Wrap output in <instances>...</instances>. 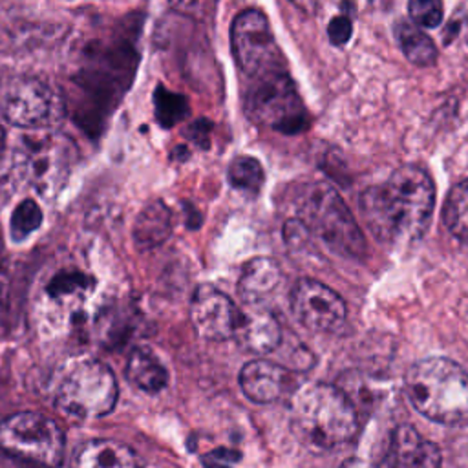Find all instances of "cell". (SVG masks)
<instances>
[{"mask_svg":"<svg viewBox=\"0 0 468 468\" xmlns=\"http://www.w3.org/2000/svg\"><path fill=\"white\" fill-rule=\"evenodd\" d=\"M433 201L435 190L428 172L404 165L386 181L362 192L360 212L377 239L388 245H410L424 236Z\"/></svg>","mask_w":468,"mask_h":468,"instance_id":"cell-1","label":"cell"},{"mask_svg":"<svg viewBox=\"0 0 468 468\" xmlns=\"http://www.w3.org/2000/svg\"><path fill=\"white\" fill-rule=\"evenodd\" d=\"M75 144L62 133L22 135L0 157V194L11 196L31 186L42 197L60 192L75 163Z\"/></svg>","mask_w":468,"mask_h":468,"instance_id":"cell-2","label":"cell"},{"mask_svg":"<svg viewBox=\"0 0 468 468\" xmlns=\"http://www.w3.org/2000/svg\"><path fill=\"white\" fill-rule=\"evenodd\" d=\"M291 426L311 450H331L347 442L358 426L356 410L336 386L316 382L302 388L291 402Z\"/></svg>","mask_w":468,"mask_h":468,"instance_id":"cell-3","label":"cell"},{"mask_svg":"<svg viewBox=\"0 0 468 468\" xmlns=\"http://www.w3.org/2000/svg\"><path fill=\"white\" fill-rule=\"evenodd\" d=\"M404 388L415 410L430 420L459 424L468 419V373L450 358L415 362L406 373Z\"/></svg>","mask_w":468,"mask_h":468,"instance_id":"cell-4","label":"cell"},{"mask_svg":"<svg viewBox=\"0 0 468 468\" xmlns=\"http://www.w3.org/2000/svg\"><path fill=\"white\" fill-rule=\"evenodd\" d=\"M298 218L307 234L316 236L333 252L346 258H360L366 252V238L355 216L331 185H311L298 203Z\"/></svg>","mask_w":468,"mask_h":468,"instance_id":"cell-5","label":"cell"},{"mask_svg":"<svg viewBox=\"0 0 468 468\" xmlns=\"http://www.w3.org/2000/svg\"><path fill=\"white\" fill-rule=\"evenodd\" d=\"M245 113L260 126L282 133L303 132L309 115L285 71L254 79L245 91Z\"/></svg>","mask_w":468,"mask_h":468,"instance_id":"cell-6","label":"cell"},{"mask_svg":"<svg viewBox=\"0 0 468 468\" xmlns=\"http://www.w3.org/2000/svg\"><path fill=\"white\" fill-rule=\"evenodd\" d=\"M64 431L48 415L13 413L0 422V450L9 457L53 468L64 457Z\"/></svg>","mask_w":468,"mask_h":468,"instance_id":"cell-7","label":"cell"},{"mask_svg":"<svg viewBox=\"0 0 468 468\" xmlns=\"http://www.w3.org/2000/svg\"><path fill=\"white\" fill-rule=\"evenodd\" d=\"M119 388L112 369L99 360L75 364L57 391V406L77 419H97L110 413Z\"/></svg>","mask_w":468,"mask_h":468,"instance_id":"cell-8","label":"cell"},{"mask_svg":"<svg viewBox=\"0 0 468 468\" xmlns=\"http://www.w3.org/2000/svg\"><path fill=\"white\" fill-rule=\"evenodd\" d=\"M230 42L236 64L249 79L285 71L283 55L261 11L252 7L241 11L232 22Z\"/></svg>","mask_w":468,"mask_h":468,"instance_id":"cell-9","label":"cell"},{"mask_svg":"<svg viewBox=\"0 0 468 468\" xmlns=\"http://www.w3.org/2000/svg\"><path fill=\"white\" fill-rule=\"evenodd\" d=\"M4 119L18 128H48L62 121L64 101L60 93L38 77L15 79L2 102Z\"/></svg>","mask_w":468,"mask_h":468,"instance_id":"cell-10","label":"cell"},{"mask_svg":"<svg viewBox=\"0 0 468 468\" xmlns=\"http://www.w3.org/2000/svg\"><path fill=\"white\" fill-rule=\"evenodd\" d=\"M291 309L298 322L311 331H333L344 324L346 302L316 280H300L291 291Z\"/></svg>","mask_w":468,"mask_h":468,"instance_id":"cell-11","label":"cell"},{"mask_svg":"<svg viewBox=\"0 0 468 468\" xmlns=\"http://www.w3.org/2000/svg\"><path fill=\"white\" fill-rule=\"evenodd\" d=\"M190 322L201 338L219 342L236 336L241 311L225 292L210 283H203L192 294Z\"/></svg>","mask_w":468,"mask_h":468,"instance_id":"cell-12","label":"cell"},{"mask_svg":"<svg viewBox=\"0 0 468 468\" xmlns=\"http://www.w3.org/2000/svg\"><path fill=\"white\" fill-rule=\"evenodd\" d=\"M386 464L388 468H441V452L413 426L402 424L391 435Z\"/></svg>","mask_w":468,"mask_h":468,"instance_id":"cell-13","label":"cell"},{"mask_svg":"<svg viewBox=\"0 0 468 468\" xmlns=\"http://www.w3.org/2000/svg\"><path fill=\"white\" fill-rule=\"evenodd\" d=\"M289 384V373L282 366L258 358L247 362L239 371V388L245 397L258 404L278 400Z\"/></svg>","mask_w":468,"mask_h":468,"instance_id":"cell-14","label":"cell"},{"mask_svg":"<svg viewBox=\"0 0 468 468\" xmlns=\"http://www.w3.org/2000/svg\"><path fill=\"white\" fill-rule=\"evenodd\" d=\"M282 269L272 258H254L250 260L239 276L238 292L247 307H260L280 285Z\"/></svg>","mask_w":468,"mask_h":468,"instance_id":"cell-15","label":"cell"},{"mask_svg":"<svg viewBox=\"0 0 468 468\" xmlns=\"http://www.w3.org/2000/svg\"><path fill=\"white\" fill-rule=\"evenodd\" d=\"M236 336L247 351L267 355L280 346L282 329L278 320L269 311L261 307H249L247 313H241Z\"/></svg>","mask_w":468,"mask_h":468,"instance_id":"cell-16","label":"cell"},{"mask_svg":"<svg viewBox=\"0 0 468 468\" xmlns=\"http://www.w3.org/2000/svg\"><path fill=\"white\" fill-rule=\"evenodd\" d=\"M75 468H143V464L130 446L112 439H95L79 450Z\"/></svg>","mask_w":468,"mask_h":468,"instance_id":"cell-17","label":"cell"},{"mask_svg":"<svg viewBox=\"0 0 468 468\" xmlns=\"http://www.w3.org/2000/svg\"><path fill=\"white\" fill-rule=\"evenodd\" d=\"M126 378L141 391L159 393L168 384V371L150 347L137 346L128 356Z\"/></svg>","mask_w":468,"mask_h":468,"instance_id":"cell-18","label":"cell"},{"mask_svg":"<svg viewBox=\"0 0 468 468\" xmlns=\"http://www.w3.org/2000/svg\"><path fill=\"white\" fill-rule=\"evenodd\" d=\"M172 230V216L163 201H154L146 205L135 218L132 234L137 249H154L161 245Z\"/></svg>","mask_w":468,"mask_h":468,"instance_id":"cell-19","label":"cell"},{"mask_svg":"<svg viewBox=\"0 0 468 468\" xmlns=\"http://www.w3.org/2000/svg\"><path fill=\"white\" fill-rule=\"evenodd\" d=\"M395 38L406 55V58L417 66H430L437 58V48L433 40L408 20L395 24Z\"/></svg>","mask_w":468,"mask_h":468,"instance_id":"cell-20","label":"cell"},{"mask_svg":"<svg viewBox=\"0 0 468 468\" xmlns=\"http://www.w3.org/2000/svg\"><path fill=\"white\" fill-rule=\"evenodd\" d=\"M444 225L461 241L468 243V179L457 183L444 203Z\"/></svg>","mask_w":468,"mask_h":468,"instance_id":"cell-21","label":"cell"},{"mask_svg":"<svg viewBox=\"0 0 468 468\" xmlns=\"http://www.w3.org/2000/svg\"><path fill=\"white\" fill-rule=\"evenodd\" d=\"M229 181L239 190L256 194L265 181V174L258 159L250 155H239L234 157L229 165Z\"/></svg>","mask_w":468,"mask_h":468,"instance_id":"cell-22","label":"cell"},{"mask_svg":"<svg viewBox=\"0 0 468 468\" xmlns=\"http://www.w3.org/2000/svg\"><path fill=\"white\" fill-rule=\"evenodd\" d=\"M154 108L157 122L170 128L188 115V102L183 95L168 91L165 86H157L154 93Z\"/></svg>","mask_w":468,"mask_h":468,"instance_id":"cell-23","label":"cell"},{"mask_svg":"<svg viewBox=\"0 0 468 468\" xmlns=\"http://www.w3.org/2000/svg\"><path fill=\"white\" fill-rule=\"evenodd\" d=\"M42 225V208L33 199H24L16 205L11 216V236L20 241Z\"/></svg>","mask_w":468,"mask_h":468,"instance_id":"cell-24","label":"cell"},{"mask_svg":"<svg viewBox=\"0 0 468 468\" xmlns=\"http://www.w3.org/2000/svg\"><path fill=\"white\" fill-rule=\"evenodd\" d=\"M91 287H93L91 276L79 271H64L53 276V280L48 283V292L53 298H64V296L88 292Z\"/></svg>","mask_w":468,"mask_h":468,"instance_id":"cell-25","label":"cell"},{"mask_svg":"<svg viewBox=\"0 0 468 468\" xmlns=\"http://www.w3.org/2000/svg\"><path fill=\"white\" fill-rule=\"evenodd\" d=\"M408 11L415 26L419 27H437L442 22V4L435 0H411Z\"/></svg>","mask_w":468,"mask_h":468,"instance_id":"cell-26","label":"cell"},{"mask_svg":"<svg viewBox=\"0 0 468 468\" xmlns=\"http://www.w3.org/2000/svg\"><path fill=\"white\" fill-rule=\"evenodd\" d=\"M351 33H353V24L346 15L335 16L327 26V37L335 46H344L351 38Z\"/></svg>","mask_w":468,"mask_h":468,"instance_id":"cell-27","label":"cell"},{"mask_svg":"<svg viewBox=\"0 0 468 468\" xmlns=\"http://www.w3.org/2000/svg\"><path fill=\"white\" fill-rule=\"evenodd\" d=\"M9 466L11 468H48V466L29 463V461H22V459H15V457H9Z\"/></svg>","mask_w":468,"mask_h":468,"instance_id":"cell-28","label":"cell"},{"mask_svg":"<svg viewBox=\"0 0 468 468\" xmlns=\"http://www.w3.org/2000/svg\"><path fill=\"white\" fill-rule=\"evenodd\" d=\"M5 148H7V137H5V130L0 126V157L5 152Z\"/></svg>","mask_w":468,"mask_h":468,"instance_id":"cell-29","label":"cell"}]
</instances>
